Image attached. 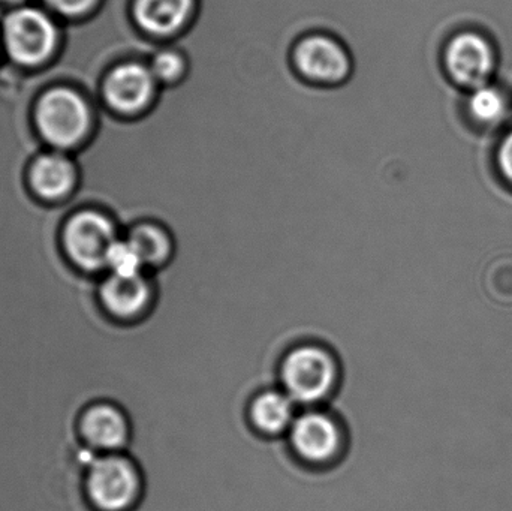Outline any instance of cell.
Returning <instances> with one entry per match:
<instances>
[{
  "instance_id": "6da1fadb",
  "label": "cell",
  "mask_w": 512,
  "mask_h": 511,
  "mask_svg": "<svg viewBox=\"0 0 512 511\" xmlns=\"http://www.w3.org/2000/svg\"><path fill=\"white\" fill-rule=\"evenodd\" d=\"M340 363L333 351L304 342L286 351L279 365V387L300 410L327 407L339 389Z\"/></svg>"
},
{
  "instance_id": "7a4b0ae2",
  "label": "cell",
  "mask_w": 512,
  "mask_h": 511,
  "mask_svg": "<svg viewBox=\"0 0 512 511\" xmlns=\"http://www.w3.org/2000/svg\"><path fill=\"white\" fill-rule=\"evenodd\" d=\"M286 441L298 461L312 468H330L342 461L348 438L343 423L321 407L298 411Z\"/></svg>"
},
{
  "instance_id": "3957f363",
  "label": "cell",
  "mask_w": 512,
  "mask_h": 511,
  "mask_svg": "<svg viewBox=\"0 0 512 511\" xmlns=\"http://www.w3.org/2000/svg\"><path fill=\"white\" fill-rule=\"evenodd\" d=\"M143 491L140 468L128 455L110 453L89 465L86 494L95 511H135Z\"/></svg>"
},
{
  "instance_id": "277c9868",
  "label": "cell",
  "mask_w": 512,
  "mask_h": 511,
  "mask_svg": "<svg viewBox=\"0 0 512 511\" xmlns=\"http://www.w3.org/2000/svg\"><path fill=\"white\" fill-rule=\"evenodd\" d=\"M292 66L307 83L339 86L351 77L354 60L346 45L327 32H312L292 48Z\"/></svg>"
},
{
  "instance_id": "5b68a950",
  "label": "cell",
  "mask_w": 512,
  "mask_h": 511,
  "mask_svg": "<svg viewBox=\"0 0 512 511\" xmlns=\"http://www.w3.org/2000/svg\"><path fill=\"white\" fill-rule=\"evenodd\" d=\"M159 92L161 84L150 71L149 63L137 57L117 63L105 78V99L122 116H143L155 105Z\"/></svg>"
},
{
  "instance_id": "8992f818",
  "label": "cell",
  "mask_w": 512,
  "mask_h": 511,
  "mask_svg": "<svg viewBox=\"0 0 512 511\" xmlns=\"http://www.w3.org/2000/svg\"><path fill=\"white\" fill-rule=\"evenodd\" d=\"M117 239L116 224L98 212L78 213L65 228L69 257L90 272L105 269L108 251Z\"/></svg>"
},
{
  "instance_id": "52a82bcc",
  "label": "cell",
  "mask_w": 512,
  "mask_h": 511,
  "mask_svg": "<svg viewBox=\"0 0 512 511\" xmlns=\"http://www.w3.org/2000/svg\"><path fill=\"white\" fill-rule=\"evenodd\" d=\"M38 123L48 141L56 146H71L86 134L89 110L75 93L53 90L39 104Z\"/></svg>"
},
{
  "instance_id": "ba28073f",
  "label": "cell",
  "mask_w": 512,
  "mask_h": 511,
  "mask_svg": "<svg viewBox=\"0 0 512 511\" xmlns=\"http://www.w3.org/2000/svg\"><path fill=\"white\" fill-rule=\"evenodd\" d=\"M444 65L454 83L475 89L489 81L495 68V54L484 36L459 33L445 47Z\"/></svg>"
},
{
  "instance_id": "9c48e42d",
  "label": "cell",
  "mask_w": 512,
  "mask_h": 511,
  "mask_svg": "<svg viewBox=\"0 0 512 511\" xmlns=\"http://www.w3.org/2000/svg\"><path fill=\"white\" fill-rule=\"evenodd\" d=\"M99 299L111 317L125 324L138 323L155 305V282L150 273L135 278L108 275L99 287Z\"/></svg>"
},
{
  "instance_id": "30bf717a",
  "label": "cell",
  "mask_w": 512,
  "mask_h": 511,
  "mask_svg": "<svg viewBox=\"0 0 512 511\" xmlns=\"http://www.w3.org/2000/svg\"><path fill=\"white\" fill-rule=\"evenodd\" d=\"M198 11V0H132L131 15L147 38L167 42L182 35Z\"/></svg>"
},
{
  "instance_id": "8fae6325",
  "label": "cell",
  "mask_w": 512,
  "mask_h": 511,
  "mask_svg": "<svg viewBox=\"0 0 512 511\" xmlns=\"http://www.w3.org/2000/svg\"><path fill=\"white\" fill-rule=\"evenodd\" d=\"M5 38L15 60L38 63L53 50L54 27L42 12L20 9L6 18Z\"/></svg>"
},
{
  "instance_id": "7c38bea8",
  "label": "cell",
  "mask_w": 512,
  "mask_h": 511,
  "mask_svg": "<svg viewBox=\"0 0 512 511\" xmlns=\"http://www.w3.org/2000/svg\"><path fill=\"white\" fill-rule=\"evenodd\" d=\"M81 428L93 449L120 453L128 450L131 444L132 428L128 414L113 404H99L90 408L84 414Z\"/></svg>"
},
{
  "instance_id": "4fadbf2b",
  "label": "cell",
  "mask_w": 512,
  "mask_h": 511,
  "mask_svg": "<svg viewBox=\"0 0 512 511\" xmlns=\"http://www.w3.org/2000/svg\"><path fill=\"white\" fill-rule=\"evenodd\" d=\"M300 408L280 387L262 390L252 398L248 419L262 437H286Z\"/></svg>"
},
{
  "instance_id": "5bb4252c",
  "label": "cell",
  "mask_w": 512,
  "mask_h": 511,
  "mask_svg": "<svg viewBox=\"0 0 512 511\" xmlns=\"http://www.w3.org/2000/svg\"><path fill=\"white\" fill-rule=\"evenodd\" d=\"M125 239L134 246L146 266L153 273L170 263L174 254V242L170 231L158 222L141 221L128 228Z\"/></svg>"
},
{
  "instance_id": "9a60e30c",
  "label": "cell",
  "mask_w": 512,
  "mask_h": 511,
  "mask_svg": "<svg viewBox=\"0 0 512 511\" xmlns=\"http://www.w3.org/2000/svg\"><path fill=\"white\" fill-rule=\"evenodd\" d=\"M32 183L45 198H59L74 183V170L66 159L48 155L39 159L32 170Z\"/></svg>"
},
{
  "instance_id": "2e32d148",
  "label": "cell",
  "mask_w": 512,
  "mask_h": 511,
  "mask_svg": "<svg viewBox=\"0 0 512 511\" xmlns=\"http://www.w3.org/2000/svg\"><path fill=\"white\" fill-rule=\"evenodd\" d=\"M150 71L161 87L174 86L188 74L189 62L186 54L171 42H162L149 59Z\"/></svg>"
},
{
  "instance_id": "e0dca14e",
  "label": "cell",
  "mask_w": 512,
  "mask_h": 511,
  "mask_svg": "<svg viewBox=\"0 0 512 511\" xmlns=\"http://www.w3.org/2000/svg\"><path fill=\"white\" fill-rule=\"evenodd\" d=\"M468 108L477 122L483 125H498L507 117L508 102L498 87L483 84L472 90Z\"/></svg>"
},
{
  "instance_id": "ac0fdd59",
  "label": "cell",
  "mask_w": 512,
  "mask_h": 511,
  "mask_svg": "<svg viewBox=\"0 0 512 511\" xmlns=\"http://www.w3.org/2000/svg\"><path fill=\"white\" fill-rule=\"evenodd\" d=\"M105 269L108 275L135 278L147 273L146 266L134 246L126 239H117L108 251Z\"/></svg>"
},
{
  "instance_id": "d6986e66",
  "label": "cell",
  "mask_w": 512,
  "mask_h": 511,
  "mask_svg": "<svg viewBox=\"0 0 512 511\" xmlns=\"http://www.w3.org/2000/svg\"><path fill=\"white\" fill-rule=\"evenodd\" d=\"M45 2L62 14L74 15L89 9L96 0H45Z\"/></svg>"
},
{
  "instance_id": "ffe728a7",
  "label": "cell",
  "mask_w": 512,
  "mask_h": 511,
  "mask_svg": "<svg viewBox=\"0 0 512 511\" xmlns=\"http://www.w3.org/2000/svg\"><path fill=\"white\" fill-rule=\"evenodd\" d=\"M498 162L502 174L512 182V132L504 138L499 147Z\"/></svg>"
}]
</instances>
